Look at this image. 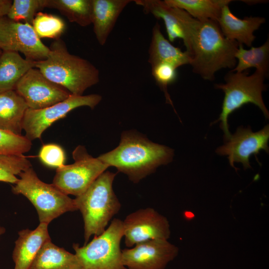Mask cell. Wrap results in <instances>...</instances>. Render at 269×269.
<instances>
[{
	"label": "cell",
	"instance_id": "1",
	"mask_svg": "<svg viewBox=\"0 0 269 269\" xmlns=\"http://www.w3.org/2000/svg\"><path fill=\"white\" fill-rule=\"evenodd\" d=\"M175 8L183 25V43L193 72L203 79L211 81L219 70L234 69L239 43L226 38L217 22L199 20L185 10Z\"/></svg>",
	"mask_w": 269,
	"mask_h": 269
},
{
	"label": "cell",
	"instance_id": "2",
	"mask_svg": "<svg viewBox=\"0 0 269 269\" xmlns=\"http://www.w3.org/2000/svg\"><path fill=\"white\" fill-rule=\"evenodd\" d=\"M173 155V150L168 146L154 143L134 132H125L117 147L98 158L108 167H115L136 183L158 166L171 162Z\"/></svg>",
	"mask_w": 269,
	"mask_h": 269
},
{
	"label": "cell",
	"instance_id": "3",
	"mask_svg": "<svg viewBox=\"0 0 269 269\" xmlns=\"http://www.w3.org/2000/svg\"><path fill=\"white\" fill-rule=\"evenodd\" d=\"M49 48L47 58L35 61V66L48 79L76 95H83L99 82L98 69L88 60L70 53L62 39L54 40Z\"/></svg>",
	"mask_w": 269,
	"mask_h": 269
},
{
	"label": "cell",
	"instance_id": "4",
	"mask_svg": "<svg viewBox=\"0 0 269 269\" xmlns=\"http://www.w3.org/2000/svg\"><path fill=\"white\" fill-rule=\"evenodd\" d=\"M116 173L104 171L82 194L74 199L84 224L85 244L92 236H98L106 229L121 204L115 194L113 183Z\"/></svg>",
	"mask_w": 269,
	"mask_h": 269
},
{
	"label": "cell",
	"instance_id": "5",
	"mask_svg": "<svg viewBox=\"0 0 269 269\" xmlns=\"http://www.w3.org/2000/svg\"><path fill=\"white\" fill-rule=\"evenodd\" d=\"M266 77L264 73L258 70L250 75L247 71H230L225 77V83L215 85L216 89L224 93V98L220 116L213 124L221 122L220 128L224 132L225 140L231 135L229 130V116L245 104L252 103L256 105L266 119H269V113L262 97V92L266 89L264 84Z\"/></svg>",
	"mask_w": 269,
	"mask_h": 269
},
{
	"label": "cell",
	"instance_id": "6",
	"mask_svg": "<svg viewBox=\"0 0 269 269\" xmlns=\"http://www.w3.org/2000/svg\"><path fill=\"white\" fill-rule=\"evenodd\" d=\"M19 176L12 187V192L24 196L31 202L37 211L40 223L48 225L63 214L77 210L74 199L53 184L41 181L31 167Z\"/></svg>",
	"mask_w": 269,
	"mask_h": 269
},
{
	"label": "cell",
	"instance_id": "7",
	"mask_svg": "<svg viewBox=\"0 0 269 269\" xmlns=\"http://www.w3.org/2000/svg\"><path fill=\"white\" fill-rule=\"evenodd\" d=\"M124 237L123 222L114 219L101 234L94 236L89 243L73 248L82 269H127L122 261L121 242Z\"/></svg>",
	"mask_w": 269,
	"mask_h": 269
},
{
	"label": "cell",
	"instance_id": "8",
	"mask_svg": "<svg viewBox=\"0 0 269 269\" xmlns=\"http://www.w3.org/2000/svg\"><path fill=\"white\" fill-rule=\"evenodd\" d=\"M72 155L74 162L58 167L52 184L65 194L77 197L109 167L90 155L83 145L77 146Z\"/></svg>",
	"mask_w": 269,
	"mask_h": 269
},
{
	"label": "cell",
	"instance_id": "9",
	"mask_svg": "<svg viewBox=\"0 0 269 269\" xmlns=\"http://www.w3.org/2000/svg\"><path fill=\"white\" fill-rule=\"evenodd\" d=\"M102 96L71 94L66 99L50 107L39 109H28L22 121L25 136L30 141L40 138L42 133L55 121L65 117L73 110L82 106L94 109L102 100Z\"/></svg>",
	"mask_w": 269,
	"mask_h": 269
},
{
	"label": "cell",
	"instance_id": "10",
	"mask_svg": "<svg viewBox=\"0 0 269 269\" xmlns=\"http://www.w3.org/2000/svg\"><path fill=\"white\" fill-rule=\"evenodd\" d=\"M0 49L20 52L25 58L34 61L45 60L49 51L31 25L13 20L6 16L0 17Z\"/></svg>",
	"mask_w": 269,
	"mask_h": 269
},
{
	"label": "cell",
	"instance_id": "11",
	"mask_svg": "<svg viewBox=\"0 0 269 269\" xmlns=\"http://www.w3.org/2000/svg\"><path fill=\"white\" fill-rule=\"evenodd\" d=\"M122 222L125 243L128 248L146 241L167 240L170 237L167 219L152 208L136 210L127 215Z\"/></svg>",
	"mask_w": 269,
	"mask_h": 269
},
{
	"label": "cell",
	"instance_id": "12",
	"mask_svg": "<svg viewBox=\"0 0 269 269\" xmlns=\"http://www.w3.org/2000/svg\"><path fill=\"white\" fill-rule=\"evenodd\" d=\"M269 126L253 132L250 127H239L234 134L218 147L216 152L220 155H226L230 165L236 170L235 163H241L245 169L251 168L249 159L254 155L258 162L257 155L261 150L269 153Z\"/></svg>",
	"mask_w": 269,
	"mask_h": 269
},
{
	"label": "cell",
	"instance_id": "13",
	"mask_svg": "<svg viewBox=\"0 0 269 269\" xmlns=\"http://www.w3.org/2000/svg\"><path fill=\"white\" fill-rule=\"evenodd\" d=\"M14 90L32 110L50 107L71 95L64 88L48 79L36 68L26 72L17 82Z\"/></svg>",
	"mask_w": 269,
	"mask_h": 269
},
{
	"label": "cell",
	"instance_id": "14",
	"mask_svg": "<svg viewBox=\"0 0 269 269\" xmlns=\"http://www.w3.org/2000/svg\"><path fill=\"white\" fill-rule=\"evenodd\" d=\"M178 253L167 240H151L123 250L122 261L127 269H164Z\"/></svg>",
	"mask_w": 269,
	"mask_h": 269
},
{
	"label": "cell",
	"instance_id": "15",
	"mask_svg": "<svg viewBox=\"0 0 269 269\" xmlns=\"http://www.w3.org/2000/svg\"><path fill=\"white\" fill-rule=\"evenodd\" d=\"M48 225L39 223L34 230L26 229L18 232L12 252L14 269H29L42 246L51 240Z\"/></svg>",
	"mask_w": 269,
	"mask_h": 269
},
{
	"label": "cell",
	"instance_id": "16",
	"mask_svg": "<svg viewBox=\"0 0 269 269\" xmlns=\"http://www.w3.org/2000/svg\"><path fill=\"white\" fill-rule=\"evenodd\" d=\"M265 21L262 17L250 16L241 19L232 12L229 5H226L222 9L217 23L226 38L250 47L256 38L254 31Z\"/></svg>",
	"mask_w": 269,
	"mask_h": 269
},
{
	"label": "cell",
	"instance_id": "17",
	"mask_svg": "<svg viewBox=\"0 0 269 269\" xmlns=\"http://www.w3.org/2000/svg\"><path fill=\"white\" fill-rule=\"evenodd\" d=\"M132 0H92L93 31L100 45L103 46L124 9Z\"/></svg>",
	"mask_w": 269,
	"mask_h": 269
},
{
	"label": "cell",
	"instance_id": "18",
	"mask_svg": "<svg viewBox=\"0 0 269 269\" xmlns=\"http://www.w3.org/2000/svg\"><path fill=\"white\" fill-rule=\"evenodd\" d=\"M148 62L153 67L165 63L176 68L185 64H190V59L186 51L173 46L165 38L158 22H156L152 29V36L148 49Z\"/></svg>",
	"mask_w": 269,
	"mask_h": 269
},
{
	"label": "cell",
	"instance_id": "19",
	"mask_svg": "<svg viewBox=\"0 0 269 269\" xmlns=\"http://www.w3.org/2000/svg\"><path fill=\"white\" fill-rule=\"evenodd\" d=\"M28 107L14 90L0 93V129L22 135V121Z\"/></svg>",
	"mask_w": 269,
	"mask_h": 269
},
{
	"label": "cell",
	"instance_id": "20",
	"mask_svg": "<svg viewBox=\"0 0 269 269\" xmlns=\"http://www.w3.org/2000/svg\"><path fill=\"white\" fill-rule=\"evenodd\" d=\"M29 269H82V266L75 254L55 245L50 240L40 248Z\"/></svg>",
	"mask_w": 269,
	"mask_h": 269
},
{
	"label": "cell",
	"instance_id": "21",
	"mask_svg": "<svg viewBox=\"0 0 269 269\" xmlns=\"http://www.w3.org/2000/svg\"><path fill=\"white\" fill-rule=\"evenodd\" d=\"M35 66V61L22 58L18 52L2 51L0 56V93L14 90L19 80Z\"/></svg>",
	"mask_w": 269,
	"mask_h": 269
},
{
	"label": "cell",
	"instance_id": "22",
	"mask_svg": "<svg viewBox=\"0 0 269 269\" xmlns=\"http://www.w3.org/2000/svg\"><path fill=\"white\" fill-rule=\"evenodd\" d=\"M134 1L143 8L146 14H151L158 19H162L170 42L177 38L184 41L185 35L182 24L175 7H171L160 0H134Z\"/></svg>",
	"mask_w": 269,
	"mask_h": 269
},
{
	"label": "cell",
	"instance_id": "23",
	"mask_svg": "<svg viewBox=\"0 0 269 269\" xmlns=\"http://www.w3.org/2000/svg\"><path fill=\"white\" fill-rule=\"evenodd\" d=\"M168 5L185 10L199 20L217 22L223 7L231 0H164Z\"/></svg>",
	"mask_w": 269,
	"mask_h": 269
},
{
	"label": "cell",
	"instance_id": "24",
	"mask_svg": "<svg viewBox=\"0 0 269 269\" xmlns=\"http://www.w3.org/2000/svg\"><path fill=\"white\" fill-rule=\"evenodd\" d=\"M235 58L237 64L231 72H243L254 67L267 77L269 70V39L261 46H252L248 50L239 44Z\"/></svg>",
	"mask_w": 269,
	"mask_h": 269
},
{
	"label": "cell",
	"instance_id": "25",
	"mask_svg": "<svg viewBox=\"0 0 269 269\" xmlns=\"http://www.w3.org/2000/svg\"><path fill=\"white\" fill-rule=\"evenodd\" d=\"M46 7L57 9L69 21L81 26L92 24V0H46Z\"/></svg>",
	"mask_w": 269,
	"mask_h": 269
},
{
	"label": "cell",
	"instance_id": "26",
	"mask_svg": "<svg viewBox=\"0 0 269 269\" xmlns=\"http://www.w3.org/2000/svg\"><path fill=\"white\" fill-rule=\"evenodd\" d=\"M32 26L40 39L47 38L56 40L60 38L66 25L60 17L40 11L36 14Z\"/></svg>",
	"mask_w": 269,
	"mask_h": 269
},
{
	"label": "cell",
	"instance_id": "27",
	"mask_svg": "<svg viewBox=\"0 0 269 269\" xmlns=\"http://www.w3.org/2000/svg\"><path fill=\"white\" fill-rule=\"evenodd\" d=\"M30 167L23 155L0 154V181L15 184L18 180L16 176Z\"/></svg>",
	"mask_w": 269,
	"mask_h": 269
},
{
	"label": "cell",
	"instance_id": "28",
	"mask_svg": "<svg viewBox=\"0 0 269 269\" xmlns=\"http://www.w3.org/2000/svg\"><path fill=\"white\" fill-rule=\"evenodd\" d=\"M46 0H14L6 16L18 22L32 25L36 14L46 7Z\"/></svg>",
	"mask_w": 269,
	"mask_h": 269
},
{
	"label": "cell",
	"instance_id": "29",
	"mask_svg": "<svg viewBox=\"0 0 269 269\" xmlns=\"http://www.w3.org/2000/svg\"><path fill=\"white\" fill-rule=\"evenodd\" d=\"M31 145V141L25 136L0 129V154L23 155L30 150Z\"/></svg>",
	"mask_w": 269,
	"mask_h": 269
},
{
	"label": "cell",
	"instance_id": "30",
	"mask_svg": "<svg viewBox=\"0 0 269 269\" xmlns=\"http://www.w3.org/2000/svg\"><path fill=\"white\" fill-rule=\"evenodd\" d=\"M176 69L173 66L165 63H159L151 67L152 75L163 91L167 102L172 106L167 92V86L175 81L177 76Z\"/></svg>",
	"mask_w": 269,
	"mask_h": 269
},
{
	"label": "cell",
	"instance_id": "31",
	"mask_svg": "<svg viewBox=\"0 0 269 269\" xmlns=\"http://www.w3.org/2000/svg\"><path fill=\"white\" fill-rule=\"evenodd\" d=\"M40 160L46 165L52 167H59L64 164L65 152L62 148L56 144L43 145L39 152Z\"/></svg>",
	"mask_w": 269,
	"mask_h": 269
},
{
	"label": "cell",
	"instance_id": "32",
	"mask_svg": "<svg viewBox=\"0 0 269 269\" xmlns=\"http://www.w3.org/2000/svg\"><path fill=\"white\" fill-rule=\"evenodd\" d=\"M12 1L11 0H0V17L6 16Z\"/></svg>",
	"mask_w": 269,
	"mask_h": 269
},
{
	"label": "cell",
	"instance_id": "33",
	"mask_svg": "<svg viewBox=\"0 0 269 269\" xmlns=\"http://www.w3.org/2000/svg\"><path fill=\"white\" fill-rule=\"evenodd\" d=\"M5 232V229L4 227L0 226V236L3 234Z\"/></svg>",
	"mask_w": 269,
	"mask_h": 269
},
{
	"label": "cell",
	"instance_id": "34",
	"mask_svg": "<svg viewBox=\"0 0 269 269\" xmlns=\"http://www.w3.org/2000/svg\"><path fill=\"white\" fill-rule=\"evenodd\" d=\"M2 52V51L0 49V56Z\"/></svg>",
	"mask_w": 269,
	"mask_h": 269
}]
</instances>
